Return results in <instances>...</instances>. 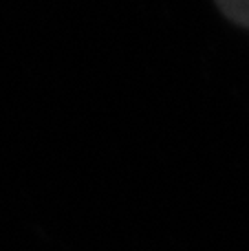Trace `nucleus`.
<instances>
[{
  "label": "nucleus",
  "instance_id": "f257e3e1",
  "mask_svg": "<svg viewBox=\"0 0 249 251\" xmlns=\"http://www.w3.org/2000/svg\"><path fill=\"white\" fill-rule=\"evenodd\" d=\"M227 20L249 29V0H214Z\"/></svg>",
  "mask_w": 249,
  "mask_h": 251
}]
</instances>
